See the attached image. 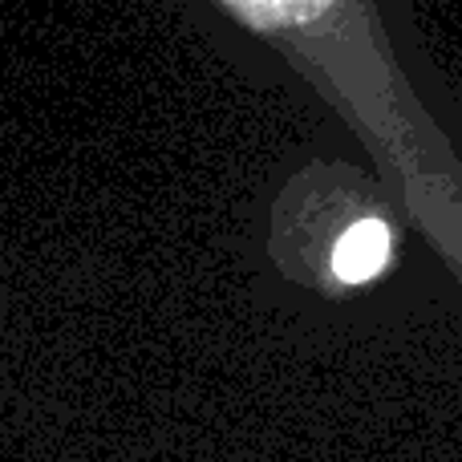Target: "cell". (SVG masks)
Instances as JSON below:
<instances>
[{"instance_id":"cell-1","label":"cell","mask_w":462,"mask_h":462,"mask_svg":"<svg viewBox=\"0 0 462 462\" xmlns=\"http://www.w3.org/2000/svg\"><path fill=\"white\" fill-rule=\"evenodd\" d=\"M393 255V231L385 219L365 216V219H353L341 236L328 244V276L345 288H357L369 284L385 272Z\"/></svg>"}]
</instances>
